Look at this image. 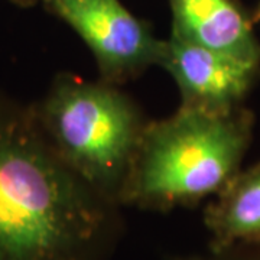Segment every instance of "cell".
I'll use <instances>...</instances> for the list:
<instances>
[{
	"label": "cell",
	"mask_w": 260,
	"mask_h": 260,
	"mask_svg": "<svg viewBox=\"0 0 260 260\" xmlns=\"http://www.w3.org/2000/svg\"><path fill=\"white\" fill-rule=\"evenodd\" d=\"M123 207L56 153L32 104L0 90V260H113Z\"/></svg>",
	"instance_id": "1"
},
{
	"label": "cell",
	"mask_w": 260,
	"mask_h": 260,
	"mask_svg": "<svg viewBox=\"0 0 260 260\" xmlns=\"http://www.w3.org/2000/svg\"><path fill=\"white\" fill-rule=\"evenodd\" d=\"M253 129L254 114L244 106L229 113L179 107L149 121L120 204L168 213L214 198L242 171Z\"/></svg>",
	"instance_id": "2"
},
{
	"label": "cell",
	"mask_w": 260,
	"mask_h": 260,
	"mask_svg": "<svg viewBox=\"0 0 260 260\" xmlns=\"http://www.w3.org/2000/svg\"><path fill=\"white\" fill-rule=\"evenodd\" d=\"M32 107L41 129L65 164L120 204L149 123L138 103L119 85L59 73Z\"/></svg>",
	"instance_id": "3"
},
{
	"label": "cell",
	"mask_w": 260,
	"mask_h": 260,
	"mask_svg": "<svg viewBox=\"0 0 260 260\" xmlns=\"http://www.w3.org/2000/svg\"><path fill=\"white\" fill-rule=\"evenodd\" d=\"M91 51L100 80L121 85L158 65L164 39L120 0H41Z\"/></svg>",
	"instance_id": "4"
},
{
	"label": "cell",
	"mask_w": 260,
	"mask_h": 260,
	"mask_svg": "<svg viewBox=\"0 0 260 260\" xmlns=\"http://www.w3.org/2000/svg\"><path fill=\"white\" fill-rule=\"evenodd\" d=\"M158 65L175 80L179 107L208 113H229L243 106L260 75V62L172 37L164 39Z\"/></svg>",
	"instance_id": "5"
},
{
	"label": "cell",
	"mask_w": 260,
	"mask_h": 260,
	"mask_svg": "<svg viewBox=\"0 0 260 260\" xmlns=\"http://www.w3.org/2000/svg\"><path fill=\"white\" fill-rule=\"evenodd\" d=\"M171 37L240 59L260 62L253 18L237 0H168Z\"/></svg>",
	"instance_id": "6"
},
{
	"label": "cell",
	"mask_w": 260,
	"mask_h": 260,
	"mask_svg": "<svg viewBox=\"0 0 260 260\" xmlns=\"http://www.w3.org/2000/svg\"><path fill=\"white\" fill-rule=\"evenodd\" d=\"M204 225L211 250L260 242V162L240 171L207 204Z\"/></svg>",
	"instance_id": "7"
},
{
	"label": "cell",
	"mask_w": 260,
	"mask_h": 260,
	"mask_svg": "<svg viewBox=\"0 0 260 260\" xmlns=\"http://www.w3.org/2000/svg\"><path fill=\"white\" fill-rule=\"evenodd\" d=\"M181 260H260V242L239 243L221 250L207 249L205 254Z\"/></svg>",
	"instance_id": "8"
},
{
	"label": "cell",
	"mask_w": 260,
	"mask_h": 260,
	"mask_svg": "<svg viewBox=\"0 0 260 260\" xmlns=\"http://www.w3.org/2000/svg\"><path fill=\"white\" fill-rule=\"evenodd\" d=\"M10 5L16 6L19 9H30L41 3V0H8Z\"/></svg>",
	"instance_id": "9"
},
{
	"label": "cell",
	"mask_w": 260,
	"mask_h": 260,
	"mask_svg": "<svg viewBox=\"0 0 260 260\" xmlns=\"http://www.w3.org/2000/svg\"><path fill=\"white\" fill-rule=\"evenodd\" d=\"M253 22H260V5L257 6V9L254 12V15H253Z\"/></svg>",
	"instance_id": "10"
}]
</instances>
